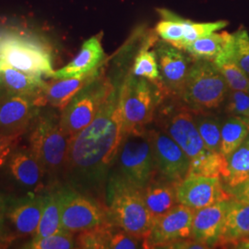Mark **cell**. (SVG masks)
<instances>
[{
    "mask_svg": "<svg viewBox=\"0 0 249 249\" xmlns=\"http://www.w3.org/2000/svg\"><path fill=\"white\" fill-rule=\"evenodd\" d=\"M178 203L193 210L231 200L232 196L222 184V178L187 175L178 184Z\"/></svg>",
    "mask_w": 249,
    "mask_h": 249,
    "instance_id": "9a60e30c",
    "label": "cell"
},
{
    "mask_svg": "<svg viewBox=\"0 0 249 249\" xmlns=\"http://www.w3.org/2000/svg\"><path fill=\"white\" fill-rule=\"evenodd\" d=\"M229 201H220L195 211L191 228L193 240L209 249L217 247Z\"/></svg>",
    "mask_w": 249,
    "mask_h": 249,
    "instance_id": "d6986e66",
    "label": "cell"
},
{
    "mask_svg": "<svg viewBox=\"0 0 249 249\" xmlns=\"http://www.w3.org/2000/svg\"><path fill=\"white\" fill-rule=\"evenodd\" d=\"M111 224L112 223L78 232L75 237L77 249H108L109 227Z\"/></svg>",
    "mask_w": 249,
    "mask_h": 249,
    "instance_id": "e575fe53",
    "label": "cell"
},
{
    "mask_svg": "<svg viewBox=\"0 0 249 249\" xmlns=\"http://www.w3.org/2000/svg\"><path fill=\"white\" fill-rule=\"evenodd\" d=\"M156 55L159 65L161 89L164 93L180 98L194 61L183 50L166 42L157 45Z\"/></svg>",
    "mask_w": 249,
    "mask_h": 249,
    "instance_id": "2e32d148",
    "label": "cell"
},
{
    "mask_svg": "<svg viewBox=\"0 0 249 249\" xmlns=\"http://www.w3.org/2000/svg\"><path fill=\"white\" fill-rule=\"evenodd\" d=\"M45 195L8 196L6 225L11 242L17 237L35 235L44 209Z\"/></svg>",
    "mask_w": 249,
    "mask_h": 249,
    "instance_id": "5bb4252c",
    "label": "cell"
},
{
    "mask_svg": "<svg viewBox=\"0 0 249 249\" xmlns=\"http://www.w3.org/2000/svg\"><path fill=\"white\" fill-rule=\"evenodd\" d=\"M178 184L156 174L150 183L143 187V197L153 221L178 204Z\"/></svg>",
    "mask_w": 249,
    "mask_h": 249,
    "instance_id": "44dd1931",
    "label": "cell"
},
{
    "mask_svg": "<svg viewBox=\"0 0 249 249\" xmlns=\"http://www.w3.org/2000/svg\"><path fill=\"white\" fill-rule=\"evenodd\" d=\"M194 117L197 130L206 148L210 151L221 152L222 123L219 118L205 114H196Z\"/></svg>",
    "mask_w": 249,
    "mask_h": 249,
    "instance_id": "4dcf8cb0",
    "label": "cell"
},
{
    "mask_svg": "<svg viewBox=\"0 0 249 249\" xmlns=\"http://www.w3.org/2000/svg\"><path fill=\"white\" fill-rule=\"evenodd\" d=\"M6 93V89L4 88V85H3V82L1 80V77H0V98Z\"/></svg>",
    "mask_w": 249,
    "mask_h": 249,
    "instance_id": "7bdbcfd3",
    "label": "cell"
},
{
    "mask_svg": "<svg viewBox=\"0 0 249 249\" xmlns=\"http://www.w3.org/2000/svg\"><path fill=\"white\" fill-rule=\"evenodd\" d=\"M8 196L0 191V249L7 248L11 240L6 225V209Z\"/></svg>",
    "mask_w": 249,
    "mask_h": 249,
    "instance_id": "f35d334b",
    "label": "cell"
},
{
    "mask_svg": "<svg viewBox=\"0 0 249 249\" xmlns=\"http://www.w3.org/2000/svg\"><path fill=\"white\" fill-rule=\"evenodd\" d=\"M162 249H209L203 244L193 240L192 238L175 241L165 245Z\"/></svg>",
    "mask_w": 249,
    "mask_h": 249,
    "instance_id": "ab89813d",
    "label": "cell"
},
{
    "mask_svg": "<svg viewBox=\"0 0 249 249\" xmlns=\"http://www.w3.org/2000/svg\"><path fill=\"white\" fill-rule=\"evenodd\" d=\"M46 106L45 95L5 93L0 98V135H23L40 110Z\"/></svg>",
    "mask_w": 249,
    "mask_h": 249,
    "instance_id": "8fae6325",
    "label": "cell"
},
{
    "mask_svg": "<svg viewBox=\"0 0 249 249\" xmlns=\"http://www.w3.org/2000/svg\"><path fill=\"white\" fill-rule=\"evenodd\" d=\"M105 202L111 223L141 240L149 236L153 218L145 203L142 188L110 173Z\"/></svg>",
    "mask_w": 249,
    "mask_h": 249,
    "instance_id": "3957f363",
    "label": "cell"
},
{
    "mask_svg": "<svg viewBox=\"0 0 249 249\" xmlns=\"http://www.w3.org/2000/svg\"><path fill=\"white\" fill-rule=\"evenodd\" d=\"M106 57L101 37L92 36L83 43L80 52L71 61L58 71H54L51 78L53 80H62L98 71L103 68Z\"/></svg>",
    "mask_w": 249,
    "mask_h": 249,
    "instance_id": "ac0fdd59",
    "label": "cell"
},
{
    "mask_svg": "<svg viewBox=\"0 0 249 249\" xmlns=\"http://www.w3.org/2000/svg\"><path fill=\"white\" fill-rule=\"evenodd\" d=\"M115 88L102 71L71 99L60 112V124L71 139L94 120Z\"/></svg>",
    "mask_w": 249,
    "mask_h": 249,
    "instance_id": "9c48e42d",
    "label": "cell"
},
{
    "mask_svg": "<svg viewBox=\"0 0 249 249\" xmlns=\"http://www.w3.org/2000/svg\"><path fill=\"white\" fill-rule=\"evenodd\" d=\"M21 135H0V168L3 167L10 153L17 147Z\"/></svg>",
    "mask_w": 249,
    "mask_h": 249,
    "instance_id": "74e56055",
    "label": "cell"
},
{
    "mask_svg": "<svg viewBox=\"0 0 249 249\" xmlns=\"http://www.w3.org/2000/svg\"><path fill=\"white\" fill-rule=\"evenodd\" d=\"M149 132L157 175L175 183L181 182L190 167L187 154L163 130L151 129Z\"/></svg>",
    "mask_w": 249,
    "mask_h": 249,
    "instance_id": "4fadbf2b",
    "label": "cell"
},
{
    "mask_svg": "<svg viewBox=\"0 0 249 249\" xmlns=\"http://www.w3.org/2000/svg\"><path fill=\"white\" fill-rule=\"evenodd\" d=\"M8 67L30 75L51 77L52 49L40 37L17 30L0 31V68Z\"/></svg>",
    "mask_w": 249,
    "mask_h": 249,
    "instance_id": "277c9868",
    "label": "cell"
},
{
    "mask_svg": "<svg viewBox=\"0 0 249 249\" xmlns=\"http://www.w3.org/2000/svg\"><path fill=\"white\" fill-rule=\"evenodd\" d=\"M231 40V34L215 32L196 39L183 51L196 60L214 61L226 49Z\"/></svg>",
    "mask_w": 249,
    "mask_h": 249,
    "instance_id": "cb8c5ba5",
    "label": "cell"
},
{
    "mask_svg": "<svg viewBox=\"0 0 249 249\" xmlns=\"http://www.w3.org/2000/svg\"><path fill=\"white\" fill-rule=\"evenodd\" d=\"M124 137L119 86L97 116L71 139L61 184L102 200Z\"/></svg>",
    "mask_w": 249,
    "mask_h": 249,
    "instance_id": "6da1fadb",
    "label": "cell"
},
{
    "mask_svg": "<svg viewBox=\"0 0 249 249\" xmlns=\"http://www.w3.org/2000/svg\"><path fill=\"white\" fill-rule=\"evenodd\" d=\"M63 231L59 196L56 187L53 186L45 194V203L41 220L36 233L32 238L45 237Z\"/></svg>",
    "mask_w": 249,
    "mask_h": 249,
    "instance_id": "d4e9b609",
    "label": "cell"
},
{
    "mask_svg": "<svg viewBox=\"0 0 249 249\" xmlns=\"http://www.w3.org/2000/svg\"><path fill=\"white\" fill-rule=\"evenodd\" d=\"M228 175L223 178L226 190L232 189L249 179V135L240 146L226 156Z\"/></svg>",
    "mask_w": 249,
    "mask_h": 249,
    "instance_id": "484cf974",
    "label": "cell"
},
{
    "mask_svg": "<svg viewBox=\"0 0 249 249\" xmlns=\"http://www.w3.org/2000/svg\"><path fill=\"white\" fill-rule=\"evenodd\" d=\"M249 237V204L231 198L223 221L217 247L233 248L236 243Z\"/></svg>",
    "mask_w": 249,
    "mask_h": 249,
    "instance_id": "ffe728a7",
    "label": "cell"
},
{
    "mask_svg": "<svg viewBox=\"0 0 249 249\" xmlns=\"http://www.w3.org/2000/svg\"><path fill=\"white\" fill-rule=\"evenodd\" d=\"M159 12L161 19L156 26L157 35L162 41L180 49L185 36L186 18L167 9H160Z\"/></svg>",
    "mask_w": 249,
    "mask_h": 249,
    "instance_id": "f546056e",
    "label": "cell"
},
{
    "mask_svg": "<svg viewBox=\"0 0 249 249\" xmlns=\"http://www.w3.org/2000/svg\"><path fill=\"white\" fill-rule=\"evenodd\" d=\"M143 243L144 241L137 238L114 223L109 227L108 249H143Z\"/></svg>",
    "mask_w": 249,
    "mask_h": 249,
    "instance_id": "d590c367",
    "label": "cell"
},
{
    "mask_svg": "<svg viewBox=\"0 0 249 249\" xmlns=\"http://www.w3.org/2000/svg\"><path fill=\"white\" fill-rule=\"evenodd\" d=\"M249 135V117L231 116L223 124L221 129V152L226 157L236 150Z\"/></svg>",
    "mask_w": 249,
    "mask_h": 249,
    "instance_id": "4316f807",
    "label": "cell"
},
{
    "mask_svg": "<svg viewBox=\"0 0 249 249\" xmlns=\"http://www.w3.org/2000/svg\"><path fill=\"white\" fill-rule=\"evenodd\" d=\"M231 58L249 77V32L242 28L231 34Z\"/></svg>",
    "mask_w": 249,
    "mask_h": 249,
    "instance_id": "836d02e7",
    "label": "cell"
},
{
    "mask_svg": "<svg viewBox=\"0 0 249 249\" xmlns=\"http://www.w3.org/2000/svg\"><path fill=\"white\" fill-rule=\"evenodd\" d=\"M24 249H77L74 233L63 231L41 238H32L23 244Z\"/></svg>",
    "mask_w": 249,
    "mask_h": 249,
    "instance_id": "d6a6232c",
    "label": "cell"
},
{
    "mask_svg": "<svg viewBox=\"0 0 249 249\" xmlns=\"http://www.w3.org/2000/svg\"><path fill=\"white\" fill-rule=\"evenodd\" d=\"M193 111L186 107H166L160 112L161 128L178 143L190 161L208 150L196 127Z\"/></svg>",
    "mask_w": 249,
    "mask_h": 249,
    "instance_id": "30bf717a",
    "label": "cell"
},
{
    "mask_svg": "<svg viewBox=\"0 0 249 249\" xmlns=\"http://www.w3.org/2000/svg\"><path fill=\"white\" fill-rule=\"evenodd\" d=\"M102 71L103 68L98 71L89 75L54 80L53 82L48 83L45 91L46 105H49L61 112L80 89H83L91 80H94Z\"/></svg>",
    "mask_w": 249,
    "mask_h": 249,
    "instance_id": "7402d4cb",
    "label": "cell"
},
{
    "mask_svg": "<svg viewBox=\"0 0 249 249\" xmlns=\"http://www.w3.org/2000/svg\"><path fill=\"white\" fill-rule=\"evenodd\" d=\"M188 175L223 179L228 175L227 159L221 152L208 151L196 160L190 161Z\"/></svg>",
    "mask_w": 249,
    "mask_h": 249,
    "instance_id": "f1b7e54d",
    "label": "cell"
},
{
    "mask_svg": "<svg viewBox=\"0 0 249 249\" xmlns=\"http://www.w3.org/2000/svg\"><path fill=\"white\" fill-rule=\"evenodd\" d=\"M5 165L9 176L20 187L33 192H38L45 187V168L30 147H16Z\"/></svg>",
    "mask_w": 249,
    "mask_h": 249,
    "instance_id": "e0dca14e",
    "label": "cell"
},
{
    "mask_svg": "<svg viewBox=\"0 0 249 249\" xmlns=\"http://www.w3.org/2000/svg\"><path fill=\"white\" fill-rule=\"evenodd\" d=\"M131 74L153 82L161 88L159 65L155 51L144 49L138 53L134 61Z\"/></svg>",
    "mask_w": 249,
    "mask_h": 249,
    "instance_id": "1f68e13d",
    "label": "cell"
},
{
    "mask_svg": "<svg viewBox=\"0 0 249 249\" xmlns=\"http://www.w3.org/2000/svg\"><path fill=\"white\" fill-rule=\"evenodd\" d=\"M0 77L6 92L9 94L45 95L48 84L40 76L30 75L8 67L0 68Z\"/></svg>",
    "mask_w": 249,
    "mask_h": 249,
    "instance_id": "603a6c76",
    "label": "cell"
},
{
    "mask_svg": "<svg viewBox=\"0 0 249 249\" xmlns=\"http://www.w3.org/2000/svg\"><path fill=\"white\" fill-rule=\"evenodd\" d=\"M228 92V85L213 61L194 59L180 99L190 110L200 113L220 107Z\"/></svg>",
    "mask_w": 249,
    "mask_h": 249,
    "instance_id": "8992f818",
    "label": "cell"
},
{
    "mask_svg": "<svg viewBox=\"0 0 249 249\" xmlns=\"http://www.w3.org/2000/svg\"><path fill=\"white\" fill-rule=\"evenodd\" d=\"M227 191L231 194L233 199L249 204V179L240 186L232 189H228Z\"/></svg>",
    "mask_w": 249,
    "mask_h": 249,
    "instance_id": "60d3db41",
    "label": "cell"
},
{
    "mask_svg": "<svg viewBox=\"0 0 249 249\" xmlns=\"http://www.w3.org/2000/svg\"><path fill=\"white\" fill-rule=\"evenodd\" d=\"M111 173L141 188L150 183L157 173L149 130L124 134Z\"/></svg>",
    "mask_w": 249,
    "mask_h": 249,
    "instance_id": "52a82bcc",
    "label": "cell"
},
{
    "mask_svg": "<svg viewBox=\"0 0 249 249\" xmlns=\"http://www.w3.org/2000/svg\"><path fill=\"white\" fill-rule=\"evenodd\" d=\"M226 110L232 116L249 117V93L241 90H231L227 94Z\"/></svg>",
    "mask_w": 249,
    "mask_h": 249,
    "instance_id": "8d00e7d4",
    "label": "cell"
},
{
    "mask_svg": "<svg viewBox=\"0 0 249 249\" xmlns=\"http://www.w3.org/2000/svg\"><path fill=\"white\" fill-rule=\"evenodd\" d=\"M195 210L185 205L174 206L166 213L155 219L151 232L144 240L143 249H162L165 245L191 238Z\"/></svg>",
    "mask_w": 249,
    "mask_h": 249,
    "instance_id": "7c38bea8",
    "label": "cell"
},
{
    "mask_svg": "<svg viewBox=\"0 0 249 249\" xmlns=\"http://www.w3.org/2000/svg\"><path fill=\"white\" fill-rule=\"evenodd\" d=\"M124 134L143 130L151 124L163 90L146 79L127 75L119 86Z\"/></svg>",
    "mask_w": 249,
    "mask_h": 249,
    "instance_id": "5b68a950",
    "label": "cell"
},
{
    "mask_svg": "<svg viewBox=\"0 0 249 249\" xmlns=\"http://www.w3.org/2000/svg\"><path fill=\"white\" fill-rule=\"evenodd\" d=\"M55 110L42 108L28 130L29 147L45 168L50 187L61 184L71 142Z\"/></svg>",
    "mask_w": 249,
    "mask_h": 249,
    "instance_id": "7a4b0ae2",
    "label": "cell"
},
{
    "mask_svg": "<svg viewBox=\"0 0 249 249\" xmlns=\"http://www.w3.org/2000/svg\"><path fill=\"white\" fill-rule=\"evenodd\" d=\"M64 231L78 233L111 223L106 202L66 184L55 185Z\"/></svg>",
    "mask_w": 249,
    "mask_h": 249,
    "instance_id": "ba28073f",
    "label": "cell"
},
{
    "mask_svg": "<svg viewBox=\"0 0 249 249\" xmlns=\"http://www.w3.org/2000/svg\"><path fill=\"white\" fill-rule=\"evenodd\" d=\"M234 249H249V238H245L243 240L239 241L238 243H236L233 247Z\"/></svg>",
    "mask_w": 249,
    "mask_h": 249,
    "instance_id": "b9f144b4",
    "label": "cell"
},
{
    "mask_svg": "<svg viewBox=\"0 0 249 249\" xmlns=\"http://www.w3.org/2000/svg\"><path fill=\"white\" fill-rule=\"evenodd\" d=\"M231 43V40L226 49L213 62L222 73L229 89L241 90L249 93V77L232 60L230 53Z\"/></svg>",
    "mask_w": 249,
    "mask_h": 249,
    "instance_id": "83f0119b",
    "label": "cell"
}]
</instances>
